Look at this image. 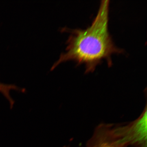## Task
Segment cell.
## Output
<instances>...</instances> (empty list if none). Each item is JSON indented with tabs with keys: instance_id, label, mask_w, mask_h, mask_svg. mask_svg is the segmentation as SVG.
Listing matches in <instances>:
<instances>
[{
	"instance_id": "1",
	"label": "cell",
	"mask_w": 147,
	"mask_h": 147,
	"mask_svg": "<svg viewBox=\"0 0 147 147\" xmlns=\"http://www.w3.org/2000/svg\"><path fill=\"white\" fill-rule=\"evenodd\" d=\"M109 1H101L96 17L90 26L84 30L80 29L62 30L71 34L67 41L66 52L61 55L51 70L59 64L71 60L78 65L84 64L86 73L92 72L102 60L112 65V55L121 54L122 49L115 45L108 30Z\"/></svg>"
},
{
	"instance_id": "2",
	"label": "cell",
	"mask_w": 147,
	"mask_h": 147,
	"mask_svg": "<svg viewBox=\"0 0 147 147\" xmlns=\"http://www.w3.org/2000/svg\"><path fill=\"white\" fill-rule=\"evenodd\" d=\"M110 135L123 147H147V106L138 118L125 124H109Z\"/></svg>"
},
{
	"instance_id": "3",
	"label": "cell",
	"mask_w": 147,
	"mask_h": 147,
	"mask_svg": "<svg viewBox=\"0 0 147 147\" xmlns=\"http://www.w3.org/2000/svg\"><path fill=\"white\" fill-rule=\"evenodd\" d=\"M63 147H69L65 146ZM86 147H122L93 136L88 141Z\"/></svg>"
}]
</instances>
